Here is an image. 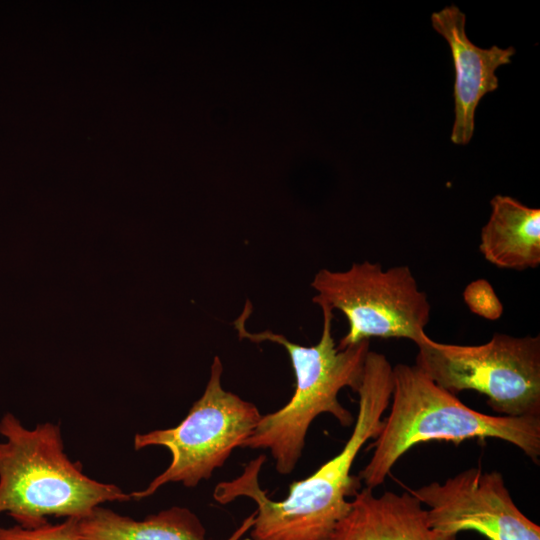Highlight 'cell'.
Returning a JSON list of instances; mask_svg holds the SVG:
<instances>
[{"label":"cell","instance_id":"1","mask_svg":"<svg viewBox=\"0 0 540 540\" xmlns=\"http://www.w3.org/2000/svg\"><path fill=\"white\" fill-rule=\"evenodd\" d=\"M393 366L384 354L369 351L361 385L354 427L342 450L309 477L294 481L282 501L270 499L260 488L258 476L266 456L260 455L244 466L242 474L219 483L214 499L227 504L239 496L257 504L250 540H327L337 523L350 510L361 480L351 474L353 463L369 439L383 427V414L390 405Z\"/></svg>","mask_w":540,"mask_h":540},{"label":"cell","instance_id":"2","mask_svg":"<svg viewBox=\"0 0 540 540\" xmlns=\"http://www.w3.org/2000/svg\"><path fill=\"white\" fill-rule=\"evenodd\" d=\"M390 403V413L372 444L373 454L358 476L368 488L381 485L408 450L429 441L458 444L495 438L515 445L539 463L540 416L509 417L473 410L415 364L393 366Z\"/></svg>","mask_w":540,"mask_h":540},{"label":"cell","instance_id":"3","mask_svg":"<svg viewBox=\"0 0 540 540\" xmlns=\"http://www.w3.org/2000/svg\"><path fill=\"white\" fill-rule=\"evenodd\" d=\"M322 333L317 344L303 346L281 334L266 330L249 332L245 327V311L234 322L240 339L252 342L270 341L285 348L295 374V391L288 403L279 410L262 415L243 448L268 449L275 461L276 471L290 474L300 459L308 429L322 413H330L348 427L354 417L338 400L344 387L359 389L364 365L370 351V340L338 349L332 335L333 311L321 307Z\"/></svg>","mask_w":540,"mask_h":540},{"label":"cell","instance_id":"4","mask_svg":"<svg viewBox=\"0 0 540 540\" xmlns=\"http://www.w3.org/2000/svg\"><path fill=\"white\" fill-rule=\"evenodd\" d=\"M0 514L35 528L48 516L80 518L100 504L129 501L117 485L85 475L64 452L61 429L51 422L25 428L10 413L0 421Z\"/></svg>","mask_w":540,"mask_h":540},{"label":"cell","instance_id":"5","mask_svg":"<svg viewBox=\"0 0 540 540\" xmlns=\"http://www.w3.org/2000/svg\"><path fill=\"white\" fill-rule=\"evenodd\" d=\"M415 345V365L450 393L484 394L500 416H540L539 335L494 333L484 344L458 345L425 334Z\"/></svg>","mask_w":540,"mask_h":540},{"label":"cell","instance_id":"6","mask_svg":"<svg viewBox=\"0 0 540 540\" xmlns=\"http://www.w3.org/2000/svg\"><path fill=\"white\" fill-rule=\"evenodd\" d=\"M222 373V362L215 356L202 396L177 426L135 435V450L161 446L170 451L172 460L145 489L131 493V499L149 497L171 482L197 486L251 436L262 415L256 405L222 387Z\"/></svg>","mask_w":540,"mask_h":540},{"label":"cell","instance_id":"7","mask_svg":"<svg viewBox=\"0 0 540 540\" xmlns=\"http://www.w3.org/2000/svg\"><path fill=\"white\" fill-rule=\"evenodd\" d=\"M312 302L342 312L348 331L337 348L372 337L406 338L417 343L426 333L431 305L408 266L383 269L355 262L344 271L320 269L311 284Z\"/></svg>","mask_w":540,"mask_h":540},{"label":"cell","instance_id":"8","mask_svg":"<svg viewBox=\"0 0 540 540\" xmlns=\"http://www.w3.org/2000/svg\"><path fill=\"white\" fill-rule=\"evenodd\" d=\"M410 492L428 507V522L440 532L476 531L488 540H540L539 525L516 506L498 471L472 467Z\"/></svg>","mask_w":540,"mask_h":540},{"label":"cell","instance_id":"9","mask_svg":"<svg viewBox=\"0 0 540 540\" xmlns=\"http://www.w3.org/2000/svg\"><path fill=\"white\" fill-rule=\"evenodd\" d=\"M431 24L448 43L454 64L455 119L451 141L457 145L470 142L475 128V111L482 97L498 88L495 71L509 64L515 48L496 45L484 49L472 43L465 31L466 16L455 5L432 13Z\"/></svg>","mask_w":540,"mask_h":540},{"label":"cell","instance_id":"10","mask_svg":"<svg viewBox=\"0 0 540 540\" xmlns=\"http://www.w3.org/2000/svg\"><path fill=\"white\" fill-rule=\"evenodd\" d=\"M360 489L327 540H457L428 522L427 511L411 492Z\"/></svg>","mask_w":540,"mask_h":540},{"label":"cell","instance_id":"11","mask_svg":"<svg viewBox=\"0 0 540 540\" xmlns=\"http://www.w3.org/2000/svg\"><path fill=\"white\" fill-rule=\"evenodd\" d=\"M256 512L226 540H240L249 531ZM74 532L78 540H206V530L189 509L171 507L142 520L120 515L97 506L89 514L75 518Z\"/></svg>","mask_w":540,"mask_h":540},{"label":"cell","instance_id":"12","mask_svg":"<svg viewBox=\"0 0 540 540\" xmlns=\"http://www.w3.org/2000/svg\"><path fill=\"white\" fill-rule=\"evenodd\" d=\"M491 214L480 232L479 250L492 265L509 270L540 264V210L517 199L495 195Z\"/></svg>","mask_w":540,"mask_h":540},{"label":"cell","instance_id":"13","mask_svg":"<svg viewBox=\"0 0 540 540\" xmlns=\"http://www.w3.org/2000/svg\"><path fill=\"white\" fill-rule=\"evenodd\" d=\"M463 299L470 311L482 318L497 320L503 313L500 299L485 279L469 283L463 291Z\"/></svg>","mask_w":540,"mask_h":540},{"label":"cell","instance_id":"14","mask_svg":"<svg viewBox=\"0 0 540 540\" xmlns=\"http://www.w3.org/2000/svg\"><path fill=\"white\" fill-rule=\"evenodd\" d=\"M75 518H66L58 524L46 523L35 528L20 525L0 527V540H78L74 532Z\"/></svg>","mask_w":540,"mask_h":540}]
</instances>
